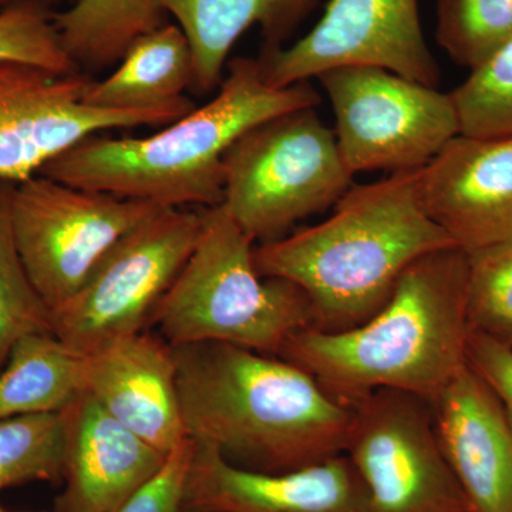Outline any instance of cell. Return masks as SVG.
Returning <instances> with one entry per match:
<instances>
[{
	"mask_svg": "<svg viewBox=\"0 0 512 512\" xmlns=\"http://www.w3.org/2000/svg\"><path fill=\"white\" fill-rule=\"evenodd\" d=\"M180 512H212V511L197 510V508H184V507H181Z\"/></svg>",
	"mask_w": 512,
	"mask_h": 512,
	"instance_id": "31",
	"label": "cell"
},
{
	"mask_svg": "<svg viewBox=\"0 0 512 512\" xmlns=\"http://www.w3.org/2000/svg\"><path fill=\"white\" fill-rule=\"evenodd\" d=\"M190 42L200 96L218 90L232 47L249 29H261L265 45L284 46L318 0H158Z\"/></svg>",
	"mask_w": 512,
	"mask_h": 512,
	"instance_id": "18",
	"label": "cell"
},
{
	"mask_svg": "<svg viewBox=\"0 0 512 512\" xmlns=\"http://www.w3.org/2000/svg\"><path fill=\"white\" fill-rule=\"evenodd\" d=\"M192 77L190 42L177 23H165L138 39L109 77L92 80L84 101L116 110L171 106L187 99Z\"/></svg>",
	"mask_w": 512,
	"mask_h": 512,
	"instance_id": "19",
	"label": "cell"
},
{
	"mask_svg": "<svg viewBox=\"0 0 512 512\" xmlns=\"http://www.w3.org/2000/svg\"><path fill=\"white\" fill-rule=\"evenodd\" d=\"M466 254L470 329L512 348V239Z\"/></svg>",
	"mask_w": 512,
	"mask_h": 512,
	"instance_id": "25",
	"label": "cell"
},
{
	"mask_svg": "<svg viewBox=\"0 0 512 512\" xmlns=\"http://www.w3.org/2000/svg\"><path fill=\"white\" fill-rule=\"evenodd\" d=\"M15 188V183L0 178V367L20 336L52 332L49 309L33 288L16 244L12 221Z\"/></svg>",
	"mask_w": 512,
	"mask_h": 512,
	"instance_id": "22",
	"label": "cell"
},
{
	"mask_svg": "<svg viewBox=\"0 0 512 512\" xmlns=\"http://www.w3.org/2000/svg\"><path fill=\"white\" fill-rule=\"evenodd\" d=\"M62 412L0 420V491L33 481L62 480Z\"/></svg>",
	"mask_w": 512,
	"mask_h": 512,
	"instance_id": "23",
	"label": "cell"
},
{
	"mask_svg": "<svg viewBox=\"0 0 512 512\" xmlns=\"http://www.w3.org/2000/svg\"><path fill=\"white\" fill-rule=\"evenodd\" d=\"M86 387L87 355L52 332L26 333L13 343L0 372V420L62 412Z\"/></svg>",
	"mask_w": 512,
	"mask_h": 512,
	"instance_id": "20",
	"label": "cell"
},
{
	"mask_svg": "<svg viewBox=\"0 0 512 512\" xmlns=\"http://www.w3.org/2000/svg\"><path fill=\"white\" fill-rule=\"evenodd\" d=\"M318 79L335 113L340 156L355 177L424 167L461 134L450 93L380 69L352 66Z\"/></svg>",
	"mask_w": 512,
	"mask_h": 512,
	"instance_id": "9",
	"label": "cell"
},
{
	"mask_svg": "<svg viewBox=\"0 0 512 512\" xmlns=\"http://www.w3.org/2000/svg\"><path fill=\"white\" fill-rule=\"evenodd\" d=\"M345 454L365 484L367 512H468L429 399L390 389L369 394L353 407Z\"/></svg>",
	"mask_w": 512,
	"mask_h": 512,
	"instance_id": "10",
	"label": "cell"
},
{
	"mask_svg": "<svg viewBox=\"0 0 512 512\" xmlns=\"http://www.w3.org/2000/svg\"><path fill=\"white\" fill-rule=\"evenodd\" d=\"M167 18L158 0H76L53 13L64 50L82 73L120 63L138 39Z\"/></svg>",
	"mask_w": 512,
	"mask_h": 512,
	"instance_id": "21",
	"label": "cell"
},
{
	"mask_svg": "<svg viewBox=\"0 0 512 512\" xmlns=\"http://www.w3.org/2000/svg\"><path fill=\"white\" fill-rule=\"evenodd\" d=\"M466 282V251L431 252L403 272L372 318L343 332L299 330L278 356L352 409L383 389L433 399L467 363Z\"/></svg>",
	"mask_w": 512,
	"mask_h": 512,
	"instance_id": "4",
	"label": "cell"
},
{
	"mask_svg": "<svg viewBox=\"0 0 512 512\" xmlns=\"http://www.w3.org/2000/svg\"><path fill=\"white\" fill-rule=\"evenodd\" d=\"M436 37L471 72L512 39V0H439Z\"/></svg>",
	"mask_w": 512,
	"mask_h": 512,
	"instance_id": "24",
	"label": "cell"
},
{
	"mask_svg": "<svg viewBox=\"0 0 512 512\" xmlns=\"http://www.w3.org/2000/svg\"><path fill=\"white\" fill-rule=\"evenodd\" d=\"M306 107L252 127L222 158V207L252 241H275L353 185L332 130Z\"/></svg>",
	"mask_w": 512,
	"mask_h": 512,
	"instance_id": "6",
	"label": "cell"
},
{
	"mask_svg": "<svg viewBox=\"0 0 512 512\" xmlns=\"http://www.w3.org/2000/svg\"><path fill=\"white\" fill-rule=\"evenodd\" d=\"M256 59L276 89L352 66L380 67L430 87L440 82L419 0H329L305 36L289 46H264Z\"/></svg>",
	"mask_w": 512,
	"mask_h": 512,
	"instance_id": "12",
	"label": "cell"
},
{
	"mask_svg": "<svg viewBox=\"0 0 512 512\" xmlns=\"http://www.w3.org/2000/svg\"><path fill=\"white\" fill-rule=\"evenodd\" d=\"M53 10L23 2L0 10V63H25L57 74L82 73L60 40Z\"/></svg>",
	"mask_w": 512,
	"mask_h": 512,
	"instance_id": "27",
	"label": "cell"
},
{
	"mask_svg": "<svg viewBox=\"0 0 512 512\" xmlns=\"http://www.w3.org/2000/svg\"><path fill=\"white\" fill-rule=\"evenodd\" d=\"M23 2H43L52 6L53 3L63 2V0H0V10L8 8V6L18 5V3ZM70 2H76V0H70Z\"/></svg>",
	"mask_w": 512,
	"mask_h": 512,
	"instance_id": "30",
	"label": "cell"
},
{
	"mask_svg": "<svg viewBox=\"0 0 512 512\" xmlns=\"http://www.w3.org/2000/svg\"><path fill=\"white\" fill-rule=\"evenodd\" d=\"M421 207L463 251L512 239V136L458 134L419 171Z\"/></svg>",
	"mask_w": 512,
	"mask_h": 512,
	"instance_id": "13",
	"label": "cell"
},
{
	"mask_svg": "<svg viewBox=\"0 0 512 512\" xmlns=\"http://www.w3.org/2000/svg\"><path fill=\"white\" fill-rule=\"evenodd\" d=\"M64 488L55 512H113L160 473L168 454L128 430L90 394L62 410Z\"/></svg>",
	"mask_w": 512,
	"mask_h": 512,
	"instance_id": "15",
	"label": "cell"
},
{
	"mask_svg": "<svg viewBox=\"0 0 512 512\" xmlns=\"http://www.w3.org/2000/svg\"><path fill=\"white\" fill-rule=\"evenodd\" d=\"M195 443L185 439L168 454L160 473L113 512H180Z\"/></svg>",
	"mask_w": 512,
	"mask_h": 512,
	"instance_id": "28",
	"label": "cell"
},
{
	"mask_svg": "<svg viewBox=\"0 0 512 512\" xmlns=\"http://www.w3.org/2000/svg\"><path fill=\"white\" fill-rule=\"evenodd\" d=\"M87 73L0 63V178L19 184L83 138L120 128L164 127L197 107L190 97L157 109H99L84 101Z\"/></svg>",
	"mask_w": 512,
	"mask_h": 512,
	"instance_id": "11",
	"label": "cell"
},
{
	"mask_svg": "<svg viewBox=\"0 0 512 512\" xmlns=\"http://www.w3.org/2000/svg\"><path fill=\"white\" fill-rule=\"evenodd\" d=\"M419 171L353 184L328 220L255 247L256 271L302 289L312 328L343 332L366 322L413 262L457 247L421 207Z\"/></svg>",
	"mask_w": 512,
	"mask_h": 512,
	"instance_id": "3",
	"label": "cell"
},
{
	"mask_svg": "<svg viewBox=\"0 0 512 512\" xmlns=\"http://www.w3.org/2000/svg\"><path fill=\"white\" fill-rule=\"evenodd\" d=\"M309 82L269 86L256 57H234L214 99L146 137L92 134L40 175L161 208H215L224 201L222 158L252 127L289 111L318 107Z\"/></svg>",
	"mask_w": 512,
	"mask_h": 512,
	"instance_id": "2",
	"label": "cell"
},
{
	"mask_svg": "<svg viewBox=\"0 0 512 512\" xmlns=\"http://www.w3.org/2000/svg\"><path fill=\"white\" fill-rule=\"evenodd\" d=\"M184 508L212 512H367L365 484L345 453L319 463L261 473L195 444Z\"/></svg>",
	"mask_w": 512,
	"mask_h": 512,
	"instance_id": "14",
	"label": "cell"
},
{
	"mask_svg": "<svg viewBox=\"0 0 512 512\" xmlns=\"http://www.w3.org/2000/svg\"><path fill=\"white\" fill-rule=\"evenodd\" d=\"M461 134L512 136V39L450 93Z\"/></svg>",
	"mask_w": 512,
	"mask_h": 512,
	"instance_id": "26",
	"label": "cell"
},
{
	"mask_svg": "<svg viewBox=\"0 0 512 512\" xmlns=\"http://www.w3.org/2000/svg\"><path fill=\"white\" fill-rule=\"evenodd\" d=\"M430 404L468 512H512V427L490 387L466 363Z\"/></svg>",
	"mask_w": 512,
	"mask_h": 512,
	"instance_id": "16",
	"label": "cell"
},
{
	"mask_svg": "<svg viewBox=\"0 0 512 512\" xmlns=\"http://www.w3.org/2000/svg\"><path fill=\"white\" fill-rule=\"evenodd\" d=\"M86 392L161 453L170 454L187 439L174 349L160 335L143 330L87 355Z\"/></svg>",
	"mask_w": 512,
	"mask_h": 512,
	"instance_id": "17",
	"label": "cell"
},
{
	"mask_svg": "<svg viewBox=\"0 0 512 512\" xmlns=\"http://www.w3.org/2000/svg\"><path fill=\"white\" fill-rule=\"evenodd\" d=\"M173 349L184 430L195 444L261 473L345 453L353 409L302 367L228 343Z\"/></svg>",
	"mask_w": 512,
	"mask_h": 512,
	"instance_id": "1",
	"label": "cell"
},
{
	"mask_svg": "<svg viewBox=\"0 0 512 512\" xmlns=\"http://www.w3.org/2000/svg\"><path fill=\"white\" fill-rule=\"evenodd\" d=\"M0 512H5V511H3L2 508H0Z\"/></svg>",
	"mask_w": 512,
	"mask_h": 512,
	"instance_id": "32",
	"label": "cell"
},
{
	"mask_svg": "<svg viewBox=\"0 0 512 512\" xmlns=\"http://www.w3.org/2000/svg\"><path fill=\"white\" fill-rule=\"evenodd\" d=\"M204 211L167 208L121 239L82 289L49 311L53 335L90 355L143 332L194 251Z\"/></svg>",
	"mask_w": 512,
	"mask_h": 512,
	"instance_id": "8",
	"label": "cell"
},
{
	"mask_svg": "<svg viewBox=\"0 0 512 512\" xmlns=\"http://www.w3.org/2000/svg\"><path fill=\"white\" fill-rule=\"evenodd\" d=\"M467 365L490 387L512 427V348L490 336L470 330Z\"/></svg>",
	"mask_w": 512,
	"mask_h": 512,
	"instance_id": "29",
	"label": "cell"
},
{
	"mask_svg": "<svg viewBox=\"0 0 512 512\" xmlns=\"http://www.w3.org/2000/svg\"><path fill=\"white\" fill-rule=\"evenodd\" d=\"M254 241L225 208H205L204 227L150 323L171 346L218 342L278 356L286 340L312 328L311 302L281 278L259 275Z\"/></svg>",
	"mask_w": 512,
	"mask_h": 512,
	"instance_id": "5",
	"label": "cell"
},
{
	"mask_svg": "<svg viewBox=\"0 0 512 512\" xmlns=\"http://www.w3.org/2000/svg\"><path fill=\"white\" fill-rule=\"evenodd\" d=\"M163 210L153 202L84 190L40 174L16 184V244L46 308L69 301L121 239Z\"/></svg>",
	"mask_w": 512,
	"mask_h": 512,
	"instance_id": "7",
	"label": "cell"
}]
</instances>
